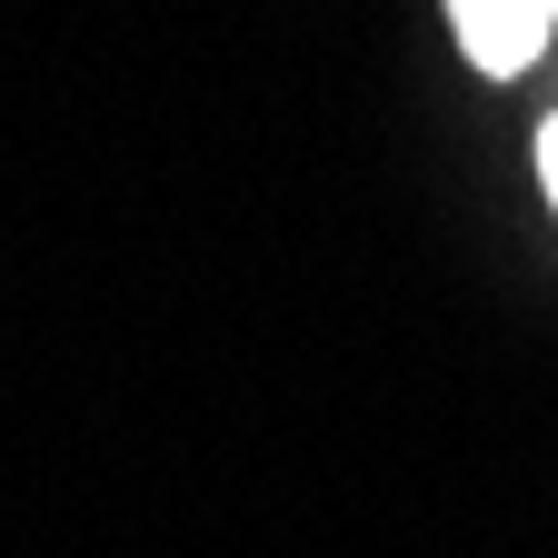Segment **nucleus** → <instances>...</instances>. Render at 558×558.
Instances as JSON below:
<instances>
[{"label":"nucleus","mask_w":558,"mask_h":558,"mask_svg":"<svg viewBox=\"0 0 558 558\" xmlns=\"http://www.w3.org/2000/svg\"><path fill=\"white\" fill-rule=\"evenodd\" d=\"M538 190H548V209H558V110L538 120Z\"/></svg>","instance_id":"2"},{"label":"nucleus","mask_w":558,"mask_h":558,"mask_svg":"<svg viewBox=\"0 0 558 558\" xmlns=\"http://www.w3.org/2000/svg\"><path fill=\"white\" fill-rule=\"evenodd\" d=\"M439 11H449V40L469 50L478 81H519L558 31V0H439Z\"/></svg>","instance_id":"1"}]
</instances>
